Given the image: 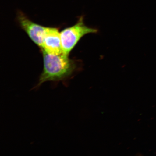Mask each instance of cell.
Wrapping results in <instances>:
<instances>
[{"mask_svg": "<svg viewBox=\"0 0 156 156\" xmlns=\"http://www.w3.org/2000/svg\"><path fill=\"white\" fill-rule=\"evenodd\" d=\"M43 58V69L38 82L33 89L36 90L46 82L54 83L62 82L65 84L77 69L75 60L64 54L54 55L41 50Z\"/></svg>", "mask_w": 156, "mask_h": 156, "instance_id": "6da1fadb", "label": "cell"}, {"mask_svg": "<svg viewBox=\"0 0 156 156\" xmlns=\"http://www.w3.org/2000/svg\"><path fill=\"white\" fill-rule=\"evenodd\" d=\"M97 32V29L85 25L83 16H81L76 24L64 29L60 32L63 54L69 56L72 51L84 36L88 34H96Z\"/></svg>", "mask_w": 156, "mask_h": 156, "instance_id": "7a4b0ae2", "label": "cell"}, {"mask_svg": "<svg viewBox=\"0 0 156 156\" xmlns=\"http://www.w3.org/2000/svg\"><path fill=\"white\" fill-rule=\"evenodd\" d=\"M41 49L52 54H63L60 32L58 28L54 27H47L43 44Z\"/></svg>", "mask_w": 156, "mask_h": 156, "instance_id": "277c9868", "label": "cell"}, {"mask_svg": "<svg viewBox=\"0 0 156 156\" xmlns=\"http://www.w3.org/2000/svg\"><path fill=\"white\" fill-rule=\"evenodd\" d=\"M17 19L21 29L26 33L31 41L42 48L47 27L34 22L20 10L17 11Z\"/></svg>", "mask_w": 156, "mask_h": 156, "instance_id": "3957f363", "label": "cell"}]
</instances>
